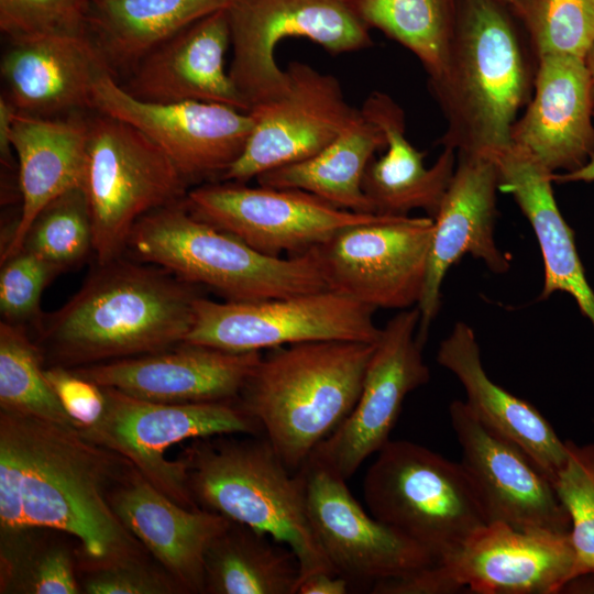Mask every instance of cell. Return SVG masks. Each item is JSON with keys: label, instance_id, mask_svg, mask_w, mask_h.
<instances>
[{"label": "cell", "instance_id": "obj_26", "mask_svg": "<svg viewBox=\"0 0 594 594\" xmlns=\"http://www.w3.org/2000/svg\"><path fill=\"white\" fill-rule=\"evenodd\" d=\"M499 189L510 194L537 238L544 266L540 299L569 294L594 330V290L580 258L574 232L563 218L552 189V174L522 147L510 143L490 156Z\"/></svg>", "mask_w": 594, "mask_h": 594}, {"label": "cell", "instance_id": "obj_7", "mask_svg": "<svg viewBox=\"0 0 594 594\" xmlns=\"http://www.w3.org/2000/svg\"><path fill=\"white\" fill-rule=\"evenodd\" d=\"M376 454L363 480L369 513L437 562L490 524L460 462L409 440H389Z\"/></svg>", "mask_w": 594, "mask_h": 594}, {"label": "cell", "instance_id": "obj_37", "mask_svg": "<svg viewBox=\"0 0 594 594\" xmlns=\"http://www.w3.org/2000/svg\"><path fill=\"white\" fill-rule=\"evenodd\" d=\"M539 56L584 59L594 45V0H520L514 9Z\"/></svg>", "mask_w": 594, "mask_h": 594}, {"label": "cell", "instance_id": "obj_4", "mask_svg": "<svg viewBox=\"0 0 594 594\" xmlns=\"http://www.w3.org/2000/svg\"><path fill=\"white\" fill-rule=\"evenodd\" d=\"M529 85L522 50L501 0H458L447 66L430 80L447 119L443 146L491 156L510 134Z\"/></svg>", "mask_w": 594, "mask_h": 594}, {"label": "cell", "instance_id": "obj_28", "mask_svg": "<svg viewBox=\"0 0 594 594\" xmlns=\"http://www.w3.org/2000/svg\"><path fill=\"white\" fill-rule=\"evenodd\" d=\"M88 134V119L77 116L16 113L11 142L18 158L22 208L1 252V262L22 249L31 223L47 204L69 189L82 187Z\"/></svg>", "mask_w": 594, "mask_h": 594}, {"label": "cell", "instance_id": "obj_30", "mask_svg": "<svg viewBox=\"0 0 594 594\" xmlns=\"http://www.w3.org/2000/svg\"><path fill=\"white\" fill-rule=\"evenodd\" d=\"M233 0H90L88 34L114 76L154 47Z\"/></svg>", "mask_w": 594, "mask_h": 594}, {"label": "cell", "instance_id": "obj_15", "mask_svg": "<svg viewBox=\"0 0 594 594\" xmlns=\"http://www.w3.org/2000/svg\"><path fill=\"white\" fill-rule=\"evenodd\" d=\"M185 204L198 219L276 257L306 253L339 230L376 216L340 209L300 189L223 180L190 189Z\"/></svg>", "mask_w": 594, "mask_h": 594}, {"label": "cell", "instance_id": "obj_9", "mask_svg": "<svg viewBox=\"0 0 594 594\" xmlns=\"http://www.w3.org/2000/svg\"><path fill=\"white\" fill-rule=\"evenodd\" d=\"M107 406L101 419L80 433L128 459L156 488L179 505L195 503L184 460H167L166 451L185 440L262 433L258 422L238 400L165 404L140 399L103 387Z\"/></svg>", "mask_w": 594, "mask_h": 594}, {"label": "cell", "instance_id": "obj_21", "mask_svg": "<svg viewBox=\"0 0 594 594\" xmlns=\"http://www.w3.org/2000/svg\"><path fill=\"white\" fill-rule=\"evenodd\" d=\"M258 351L233 353L187 342L166 350L70 367L103 387L165 404L238 400L260 361Z\"/></svg>", "mask_w": 594, "mask_h": 594}, {"label": "cell", "instance_id": "obj_20", "mask_svg": "<svg viewBox=\"0 0 594 594\" xmlns=\"http://www.w3.org/2000/svg\"><path fill=\"white\" fill-rule=\"evenodd\" d=\"M457 165L437 215L432 218L427 272L417 304L419 338L426 342L428 329L441 305L442 282L453 264L470 254L496 274L509 270V260L497 248L494 224L498 173L490 156L457 153Z\"/></svg>", "mask_w": 594, "mask_h": 594}, {"label": "cell", "instance_id": "obj_18", "mask_svg": "<svg viewBox=\"0 0 594 594\" xmlns=\"http://www.w3.org/2000/svg\"><path fill=\"white\" fill-rule=\"evenodd\" d=\"M419 321L415 306L381 328L355 407L311 454L345 480L391 440L406 396L430 380Z\"/></svg>", "mask_w": 594, "mask_h": 594}, {"label": "cell", "instance_id": "obj_41", "mask_svg": "<svg viewBox=\"0 0 594 594\" xmlns=\"http://www.w3.org/2000/svg\"><path fill=\"white\" fill-rule=\"evenodd\" d=\"M86 594H185V588L152 557L99 566H77Z\"/></svg>", "mask_w": 594, "mask_h": 594}, {"label": "cell", "instance_id": "obj_47", "mask_svg": "<svg viewBox=\"0 0 594 594\" xmlns=\"http://www.w3.org/2000/svg\"><path fill=\"white\" fill-rule=\"evenodd\" d=\"M504 4L510 6L513 9L517 7L520 0H501Z\"/></svg>", "mask_w": 594, "mask_h": 594}, {"label": "cell", "instance_id": "obj_27", "mask_svg": "<svg viewBox=\"0 0 594 594\" xmlns=\"http://www.w3.org/2000/svg\"><path fill=\"white\" fill-rule=\"evenodd\" d=\"M437 362L459 380L470 411L486 428L520 448L553 482L566 460V441L536 407L490 378L469 324H454L438 348Z\"/></svg>", "mask_w": 594, "mask_h": 594}, {"label": "cell", "instance_id": "obj_45", "mask_svg": "<svg viewBox=\"0 0 594 594\" xmlns=\"http://www.w3.org/2000/svg\"><path fill=\"white\" fill-rule=\"evenodd\" d=\"M553 183L594 182V155L581 168L569 173L552 174Z\"/></svg>", "mask_w": 594, "mask_h": 594}, {"label": "cell", "instance_id": "obj_2", "mask_svg": "<svg viewBox=\"0 0 594 594\" xmlns=\"http://www.w3.org/2000/svg\"><path fill=\"white\" fill-rule=\"evenodd\" d=\"M196 288L123 255L97 263L79 290L41 320L38 345L51 365L66 367L166 350L184 342L193 326Z\"/></svg>", "mask_w": 594, "mask_h": 594}, {"label": "cell", "instance_id": "obj_40", "mask_svg": "<svg viewBox=\"0 0 594 594\" xmlns=\"http://www.w3.org/2000/svg\"><path fill=\"white\" fill-rule=\"evenodd\" d=\"M62 270L26 250L2 262L0 310L4 321L25 326L41 322V297L50 280Z\"/></svg>", "mask_w": 594, "mask_h": 594}, {"label": "cell", "instance_id": "obj_31", "mask_svg": "<svg viewBox=\"0 0 594 594\" xmlns=\"http://www.w3.org/2000/svg\"><path fill=\"white\" fill-rule=\"evenodd\" d=\"M385 147L381 129L361 110L343 131L316 155L256 177L258 185L310 193L344 210L375 213L363 190V177L374 154Z\"/></svg>", "mask_w": 594, "mask_h": 594}, {"label": "cell", "instance_id": "obj_17", "mask_svg": "<svg viewBox=\"0 0 594 594\" xmlns=\"http://www.w3.org/2000/svg\"><path fill=\"white\" fill-rule=\"evenodd\" d=\"M283 94L253 106V128L239 158L219 180L246 183L258 175L307 160L329 145L359 109L350 106L340 81L294 61L285 69Z\"/></svg>", "mask_w": 594, "mask_h": 594}, {"label": "cell", "instance_id": "obj_8", "mask_svg": "<svg viewBox=\"0 0 594 594\" xmlns=\"http://www.w3.org/2000/svg\"><path fill=\"white\" fill-rule=\"evenodd\" d=\"M88 125L82 189L94 253L103 264L124 254L140 218L184 199L188 183L170 158L130 123L98 112Z\"/></svg>", "mask_w": 594, "mask_h": 594}, {"label": "cell", "instance_id": "obj_16", "mask_svg": "<svg viewBox=\"0 0 594 594\" xmlns=\"http://www.w3.org/2000/svg\"><path fill=\"white\" fill-rule=\"evenodd\" d=\"M91 109L144 133L170 158L188 184L219 180L242 154L253 128L249 112L224 105L136 99L109 70L95 81Z\"/></svg>", "mask_w": 594, "mask_h": 594}, {"label": "cell", "instance_id": "obj_22", "mask_svg": "<svg viewBox=\"0 0 594 594\" xmlns=\"http://www.w3.org/2000/svg\"><path fill=\"white\" fill-rule=\"evenodd\" d=\"M229 47V14L227 9H221L154 47L121 85L143 101H200L249 112V105L226 70Z\"/></svg>", "mask_w": 594, "mask_h": 594}, {"label": "cell", "instance_id": "obj_46", "mask_svg": "<svg viewBox=\"0 0 594 594\" xmlns=\"http://www.w3.org/2000/svg\"><path fill=\"white\" fill-rule=\"evenodd\" d=\"M584 62H585L588 76H590V81H591L593 116H594V45L591 47V50L586 54Z\"/></svg>", "mask_w": 594, "mask_h": 594}, {"label": "cell", "instance_id": "obj_35", "mask_svg": "<svg viewBox=\"0 0 594 594\" xmlns=\"http://www.w3.org/2000/svg\"><path fill=\"white\" fill-rule=\"evenodd\" d=\"M44 354L25 327L0 323V408L78 429L45 376Z\"/></svg>", "mask_w": 594, "mask_h": 594}, {"label": "cell", "instance_id": "obj_10", "mask_svg": "<svg viewBox=\"0 0 594 594\" xmlns=\"http://www.w3.org/2000/svg\"><path fill=\"white\" fill-rule=\"evenodd\" d=\"M570 534L490 522L429 569L375 594H556L573 581Z\"/></svg>", "mask_w": 594, "mask_h": 594}, {"label": "cell", "instance_id": "obj_14", "mask_svg": "<svg viewBox=\"0 0 594 594\" xmlns=\"http://www.w3.org/2000/svg\"><path fill=\"white\" fill-rule=\"evenodd\" d=\"M307 512L334 572L350 584L378 586L409 579L437 563L422 546L367 514L345 479L315 455L298 470Z\"/></svg>", "mask_w": 594, "mask_h": 594}, {"label": "cell", "instance_id": "obj_5", "mask_svg": "<svg viewBox=\"0 0 594 594\" xmlns=\"http://www.w3.org/2000/svg\"><path fill=\"white\" fill-rule=\"evenodd\" d=\"M224 436L194 439L180 455L198 507L290 548L300 565V580L336 573L310 522L299 471L289 470L264 436Z\"/></svg>", "mask_w": 594, "mask_h": 594}, {"label": "cell", "instance_id": "obj_38", "mask_svg": "<svg viewBox=\"0 0 594 594\" xmlns=\"http://www.w3.org/2000/svg\"><path fill=\"white\" fill-rule=\"evenodd\" d=\"M565 441L566 460L553 484L571 521L575 554L572 583L582 578L594 583V442Z\"/></svg>", "mask_w": 594, "mask_h": 594}, {"label": "cell", "instance_id": "obj_32", "mask_svg": "<svg viewBox=\"0 0 594 594\" xmlns=\"http://www.w3.org/2000/svg\"><path fill=\"white\" fill-rule=\"evenodd\" d=\"M300 565L290 548L231 521L208 546L206 594H296Z\"/></svg>", "mask_w": 594, "mask_h": 594}, {"label": "cell", "instance_id": "obj_13", "mask_svg": "<svg viewBox=\"0 0 594 594\" xmlns=\"http://www.w3.org/2000/svg\"><path fill=\"white\" fill-rule=\"evenodd\" d=\"M433 220L381 216L339 230L315 248L328 287L363 305L417 306L426 277Z\"/></svg>", "mask_w": 594, "mask_h": 594}, {"label": "cell", "instance_id": "obj_43", "mask_svg": "<svg viewBox=\"0 0 594 594\" xmlns=\"http://www.w3.org/2000/svg\"><path fill=\"white\" fill-rule=\"evenodd\" d=\"M350 582L336 573L320 572L301 579L296 594H346Z\"/></svg>", "mask_w": 594, "mask_h": 594}, {"label": "cell", "instance_id": "obj_24", "mask_svg": "<svg viewBox=\"0 0 594 594\" xmlns=\"http://www.w3.org/2000/svg\"><path fill=\"white\" fill-rule=\"evenodd\" d=\"M0 72L18 112L57 117L90 108L96 79L109 70L89 35L10 40Z\"/></svg>", "mask_w": 594, "mask_h": 594}, {"label": "cell", "instance_id": "obj_11", "mask_svg": "<svg viewBox=\"0 0 594 594\" xmlns=\"http://www.w3.org/2000/svg\"><path fill=\"white\" fill-rule=\"evenodd\" d=\"M228 14L232 59L229 75L250 109L285 90L287 74L274 51L286 37L307 38L330 54L373 42L355 0H233Z\"/></svg>", "mask_w": 594, "mask_h": 594}, {"label": "cell", "instance_id": "obj_39", "mask_svg": "<svg viewBox=\"0 0 594 594\" xmlns=\"http://www.w3.org/2000/svg\"><path fill=\"white\" fill-rule=\"evenodd\" d=\"M90 0H0V29L10 40L89 35Z\"/></svg>", "mask_w": 594, "mask_h": 594}, {"label": "cell", "instance_id": "obj_12", "mask_svg": "<svg viewBox=\"0 0 594 594\" xmlns=\"http://www.w3.org/2000/svg\"><path fill=\"white\" fill-rule=\"evenodd\" d=\"M375 309L330 288L255 301L199 296L184 342L233 353L326 340L375 343Z\"/></svg>", "mask_w": 594, "mask_h": 594}, {"label": "cell", "instance_id": "obj_23", "mask_svg": "<svg viewBox=\"0 0 594 594\" xmlns=\"http://www.w3.org/2000/svg\"><path fill=\"white\" fill-rule=\"evenodd\" d=\"M535 96L513 125L512 143L551 173L573 172L594 155L591 81L584 59L539 56Z\"/></svg>", "mask_w": 594, "mask_h": 594}, {"label": "cell", "instance_id": "obj_29", "mask_svg": "<svg viewBox=\"0 0 594 594\" xmlns=\"http://www.w3.org/2000/svg\"><path fill=\"white\" fill-rule=\"evenodd\" d=\"M360 110L385 138V154L370 162L363 177L374 212L397 217L422 209L433 218L453 176L457 151L444 146L433 165L426 167L425 154L408 141L404 111L392 97L373 91Z\"/></svg>", "mask_w": 594, "mask_h": 594}, {"label": "cell", "instance_id": "obj_25", "mask_svg": "<svg viewBox=\"0 0 594 594\" xmlns=\"http://www.w3.org/2000/svg\"><path fill=\"white\" fill-rule=\"evenodd\" d=\"M109 501L125 528L186 593H204L206 550L231 520L179 505L138 469L110 493Z\"/></svg>", "mask_w": 594, "mask_h": 594}, {"label": "cell", "instance_id": "obj_1", "mask_svg": "<svg viewBox=\"0 0 594 594\" xmlns=\"http://www.w3.org/2000/svg\"><path fill=\"white\" fill-rule=\"evenodd\" d=\"M135 470L78 429L0 411V532H65L77 539V566L151 556L109 501Z\"/></svg>", "mask_w": 594, "mask_h": 594}, {"label": "cell", "instance_id": "obj_42", "mask_svg": "<svg viewBox=\"0 0 594 594\" xmlns=\"http://www.w3.org/2000/svg\"><path fill=\"white\" fill-rule=\"evenodd\" d=\"M45 376L78 430L97 424L105 414L107 399L103 388L79 375L73 369L51 365Z\"/></svg>", "mask_w": 594, "mask_h": 594}, {"label": "cell", "instance_id": "obj_36", "mask_svg": "<svg viewBox=\"0 0 594 594\" xmlns=\"http://www.w3.org/2000/svg\"><path fill=\"white\" fill-rule=\"evenodd\" d=\"M22 249L62 271L80 264L94 252L91 216L82 187L69 189L37 213Z\"/></svg>", "mask_w": 594, "mask_h": 594}, {"label": "cell", "instance_id": "obj_34", "mask_svg": "<svg viewBox=\"0 0 594 594\" xmlns=\"http://www.w3.org/2000/svg\"><path fill=\"white\" fill-rule=\"evenodd\" d=\"M370 29L376 28L421 62L430 80L443 73L457 21L458 0H355Z\"/></svg>", "mask_w": 594, "mask_h": 594}, {"label": "cell", "instance_id": "obj_6", "mask_svg": "<svg viewBox=\"0 0 594 594\" xmlns=\"http://www.w3.org/2000/svg\"><path fill=\"white\" fill-rule=\"evenodd\" d=\"M160 266L227 301H255L328 289L315 249L265 255L239 238L195 217L185 198L138 220L125 252Z\"/></svg>", "mask_w": 594, "mask_h": 594}, {"label": "cell", "instance_id": "obj_33", "mask_svg": "<svg viewBox=\"0 0 594 594\" xmlns=\"http://www.w3.org/2000/svg\"><path fill=\"white\" fill-rule=\"evenodd\" d=\"M51 528L0 532L1 594H79L77 546Z\"/></svg>", "mask_w": 594, "mask_h": 594}, {"label": "cell", "instance_id": "obj_44", "mask_svg": "<svg viewBox=\"0 0 594 594\" xmlns=\"http://www.w3.org/2000/svg\"><path fill=\"white\" fill-rule=\"evenodd\" d=\"M18 110L4 96L0 98V156L2 164L9 166L13 160L11 142L12 127Z\"/></svg>", "mask_w": 594, "mask_h": 594}, {"label": "cell", "instance_id": "obj_3", "mask_svg": "<svg viewBox=\"0 0 594 594\" xmlns=\"http://www.w3.org/2000/svg\"><path fill=\"white\" fill-rule=\"evenodd\" d=\"M375 343L311 341L261 356L238 402L289 470L297 472L352 413Z\"/></svg>", "mask_w": 594, "mask_h": 594}, {"label": "cell", "instance_id": "obj_19", "mask_svg": "<svg viewBox=\"0 0 594 594\" xmlns=\"http://www.w3.org/2000/svg\"><path fill=\"white\" fill-rule=\"evenodd\" d=\"M461 461L490 522L570 534V516L553 482L516 444L486 428L463 400L449 406Z\"/></svg>", "mask_w": 594, "mask_h": 594}]
</instances>
